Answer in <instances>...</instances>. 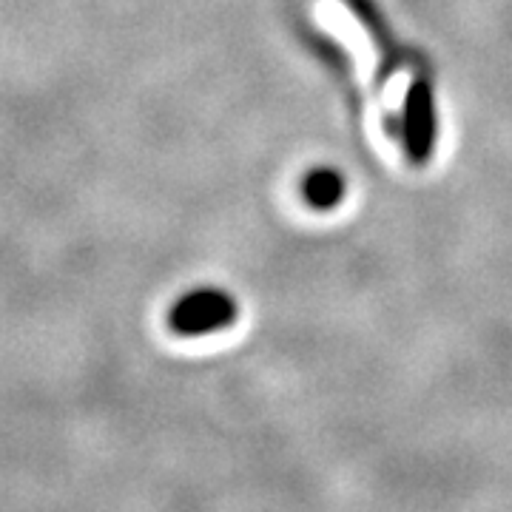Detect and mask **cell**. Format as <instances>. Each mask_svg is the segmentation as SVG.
I'll use <instances>...</instances> for the list:
<instances>
[{"label": "cell", "instance_id": "1", "mask_svg": "<svg viewBox=\"0 0 512 512\" xmlns=\"http://www.w3.org/2000/svg\"><path fill=\"white\" fill-rule=\"evenodd\" d=\"M237 299L222 288H197L183 293L171 311H168V328L177 336H208L217 330L231 328L237 322Z\"/></svg>", "mask_w": 512, "mask_h": 512}, {"label": "cell", "instance_id": "2", "mask_svg": "<svg viewBox=\"0 0 512 512\" xmlns=\"http://www.w3.org/2000/svg\"><path fill=\"white\" fill-rule=\"evenodd\" d=\"M436 134H439L436 94H433L430 80L419 74V77H413L407 97H404L402 143L407 160L413 165L430 163V157L436 151Z\"/></svg>", "mask_w": 512, "mask_h": 512}, {"label": "cell", "instance_id": "3", "mask_svg": "<svg viewBox=\"0 0 512 512\" xmlns=\"http://www.w3.org/2000/svg\"><path fill=\"white\" fill-rule=\"evenodd\" d=\"M302 202L311 205L313 211H330L348 194V180L342 177L339 168L330 165H316L311 171H305L302 183H299Z\"/></svg>", "mask_w": 512, "mask_h": 512}, {"label": "cell", "instance_id": "4", "mask_svg": "<svg viewBox=\"0 0 512 512\" xmlns=\"http://www.w3.org/2000/svg\"><path fill=\"white\" fill-rule=\"evenodd\" d=\"M348 6L353 9V12H356V15H359V18H362V23H365L367 29L373 32V37L379 40V49L384 52V57H387V60H393V55H396V52H393V40H390V32H387V26L382 23V18H379V15L370 9V3H367V0H348Z\"/></svg>", "mask_w": 512, "mask_h": 512}]
</instances>
